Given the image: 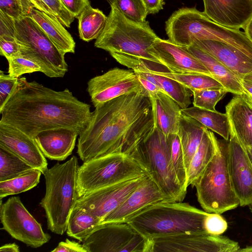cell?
<instances>
[{
	"label": "cell",
	"mask_w": 252,
	"mask_h": 252,
	"mask_svg": "<svg viewBox=\"0 0 252 252\" xmlns=\"http://www.w3.org/2000/svg\"><path fill=\"white\" fill-rule=\"evenodd\" d=\"M34 8L56 18L64 27L69 28L74 17L61 0H29Z\"/></svg>",
	"instance_id": "e575fe53"
},
{
	"label": "cell",
	"mask_w": 252,
	"mask_h": 252,
	"mask_svg": "<svg viewBox=\"0 0 252 252\" xmlns=\"http://www.w3.org/2000/svg\"><path fill=\"white\" fill-rule=\"evenodd\" d=\"M0 35L13 36L21 46V56L41 68L50 78H62L68 65L62 53L29 16L14 19L0 11Z\"/></svg>",
	"instance_id": "277c9868"
},
{
	"label": "cell",
	"mask_w": 252,
	"mask_h": 252,
	"mask_svg": "<svg viewBox=\"0 0 252 252\" xmlns=\"http://www.w3.org/2000/svg\"><path fill=\"white\" fill-rule=\"evenodd\" d=\"M149 52L171 73L203 74L212 76L204 64L186 47L175 44L169 39L158 38Z\"/></svg>",
	"instance_id": "e0dca14e"
},
{
	"label": "cell",
	"mask_w": 252,
	"mask_h": 252,
	"mask_svg": "<svg viewBox=\"0 0 252 252\" xmlns=\"http://www.w3.org/2000/svg\"><path fill=\"white\" fill-rule=\"evenodd\" d=\"M161 2L163 3L164 0H161Z\"/></svg>",
	"instance_id": "9f6ffc18"
},
{
	"label": "cell",
	"mask_w": 252,
	"mask_h": 252,
	"mask_svg": "<svg viewBox=\"0 0 252 252\" xmlns=\"http://www.w3.org/2000/svg\"><path fill=\"white\" fill-rule=\"evenodd\" d=\"M155 127L146 89L122 95L95 107L79 134L77 153L83 162L114 153L128 155Z\"/></svg>",
	"instance_id": "6da1fadb"
},
{
	"label": "cell",
	"mask_w": 252,
	"mask_h": 252,
	"mask_svg": "<svg viewBox=\"0 0 252 252\" xmlns=\"http://www.w3.org/2000/svg\"><path fill=\"white\" fill-rule=\"evenodd\" d=\"M79 167L77 158L73 156L63 163H56L43 174L46 191L39 204L45 212L48 229L54 233L66 232L69 215L79 198Z\"/></svg>",
	"instance_id": "5b68a950"
},
{
	"label": "cell",
	"mask_w": 252,
	"mask_h": 252,
	"mask_svg": "<svg viewBox=\"0 0 252 252\" xmlns=\"http://www.w3.org/2000/svg\"><path fill=\"white\" fill-rule=\"evenodd\" d=\"M0 145L7 148L44 174L48 163L35 140L9 125L0 123Z\"/></svg>",
	"instance_id": "ac0fdd59"
},
{
	"label": "cell",
	"mask_w": 252,
	"mask_h": 252,
	"mask_svg": "<svg viewBox=\"0 0 252 252\" xmlns=\"http://www.w3.org/2000/svg\"><path fill=\"white\" fill-rule=\"evenodd\" d=\"M1 228L13 238L32 248L47 243L51 236L42 229L40 223L24 206L18 196L9 197L4 203L0 199Z\"/></svg>",
	"instance_id": "8fae6325"
},
{
	"label": "cell",
	"mask_w": 252,
	"mask_h": 252,
	"mask_svg": "<svg viewBox=\"0 0 252 252\" xmlns=\"http://www.w3.org/2000/svg\"><path fill=\"white\" fill-rule=\"evenodd\" d=\"M52 252H87L83 245L75 241L66 239L65 241L60 242Z\"/></svg>",
	"instance_id": "f6af8a7d"
},
{
	"label": "cell",
	"mask_w": 252,
	"mask_h": 252,
	"mask_svg": "<svg viewBox=\"0 0 252 252\" xmlns=\"http://www.w3.org/2000/svg\"><path fill=\"white\" fill-rule=\"evenodd\" d=\"M110 6L117 8L128 19L136 22L146 21L148 15L142 0H107Z\"/></svg>",
	"instance_id": "8d00e7d4"
},
{
	"label": "cell",
	"mask_w": 252,
	"mask_h": 252,
	"mask_svg": "<svg viewBox=\"0 0 252 252\" xmlns=\"http://www.w3.org/2000/svg\"><path fill=\"white\" fill-rule=\"evenodd\" d=\"M90 105L68 89L57 91L35 81L19 77L11 95L0 110V123L9 125L34 138L40 132L68 128L79 134L92 116Z\"/></svg>",
	"instance_id": "7a4b0ae2"
},
{
	"label": "cell",
	"mask_w": 252,
	"mask_h": 252,
	"mask_svg": "<svg viewBox=\"0 0 252 252\" xmlns=\"http://www.w3.org/2000/svg\"><path fill=\"white\" fill-rule=\"evenodd\" d=\"M149 95L152 104L156 127L166 137L177 134L181 113L180 106L162 91L150 93Z\"/></svg>",
	"instance_id": "603a6c76"
},
{
	"label": "cell",
	"mask_w": 252,
	"mask_h": 252,
	"mask_svg": "<svg viewBox=\"0 0 252 252\" xmlns=\"http://www.w3.org/2000/svg\"><path fill=\"white\" fill-rule=\"evenodd\" d=\"M181 112L194 119L207 128L220 135L224 139L229 140L230 135L229 122L225 113L200 108L195 106L181 109Z\"/></svg>",
	"instance_id": "83f0119b"
},
{
	"label": "cell",
	"mask_w": 252,
	"mask_h": 252,
	"mask_svg": "<svg viewBox=\"0 0 252 252\" xmlns=\"http://www.w3.org/2000/svg\"><path fill=\"white\" fill-rule=\"evenodd\" d=\"M61 1L71 15L76 18L85 7L90 4L89 0H61Z\"/></svg>",
	"instance_id": "ee69618b"
},
{
	"label": "cell",
	"mask_w": 252,
	"mask_h": 252,
	"mask_svg": "<svg viewBox=\"0 0 252 252\" xmlns=\"http://www.w3.org/2000/svg\"><path fill=\"white\" fill-rule=\"evenodd\" d=\"M251 212L252 213V205L249 207Z\"/></svg>",
	"instance_id": "11a10c76"
},
{
	"label": "cell",
	"mask_w": 252,
	"mask_h": 252,
	"mask_svg": "<svg viewBox=\"0 0 252 252\" xmlns=\"http://www.w3.org/2000/svg\"><path fill=\"white\" fill-rule=\"evenodd\" d=\"M138 78L143 87L147 91L149 94L156 93L161 91L162 92L161 89L158 86L152 82L141 77H138Z\"/></svg>",
	"instance_id": "7dc6e473"
},
{
	"label": "cell",
	"mask_w": 252,
	"mask_h": 252,
	"mask_svg": "<svg viewBox=\"0 0 252 252\" xmlns=\"http://www.w3.org/2000/svg\"><path fill=\"white\" fill-rule=\"evenodd\" d=\"M32 8L29 0H0V11L14 19L28 16Z\"/></svg>",
	"instance_id": "ab89813d"
},
{
	"label": "cell",
	"mask_w": 252,
	"mask_h": 252,
	"mask_svg": "<svg viewBox=\"0 0 252 252\" xmlns=\"http://www.w3.org/2000/svg\"><path fill=\"white\" fill-rule=\"evenodd\" d=\"M158 38L148 21H131L111 6L105 28L96 39L94 46L110 54L121 53L160 63L149 52Z\"/></svg>",
	"instance_id": "8992f818"
},
{
	"label": "cell",
	"mask_w": 252,
	"mask_h": 252,
	"mask_svg": "<svg viewBox=\"0 0 252 252\" xmlns=\"http://www.w3.org/2000/svg\"><path fill=\"white\" fill-rule=\"evenodd\" d=\"M241 82L245 93L252 98V84L243 79H241Z\"/></svg>",
	"instance_id": "681fc988"
},
{
	"label": "cell",
	"mask_w": 252,
	"mask_h": 252,
	"mask_svg": "<svg viewBox=\"0 0 252 252\" xmlns=\"http://www.w3.org/2000/svg\"><path fill=\"white\" fill-rule=\"evenodd\" d=\"M229 122L228 162L231 183L240 206L249 207L252 205V163L245 147Z\"/></svg>",
	"instance_id": "5bb4252c"
},
{
	"label": "cell",
	"mask_w": 252,
	"mask_h": 252,
	"mask_svg": "<svg viewBox=\"0 0 252 252\" xmlns=\"http://www.w3.org/2000/svg\"><path fill=\"white\" fill-rule=\"evenodd\" d=\"M87 252H148L150 241L127 222L101 223L83 242Z\"/></svg>",
	"instance_id": "30bf717a"
},
{
	"label": "cell",
	"mask_w": 252,
	"mask_h": 252,
	"mask_svg": "<svg viewBox=\"0 0 252 252\" xmlns=\"http://www.w3.org/2000/svg\"><path fill=\"white\" fill-rule=\"evenodd\" d=\"M8 63V74L19 78L21 75L34 72H41V67L33 61L23 56L6 59Z\"/></svg>",
	"instance_id": "f35d334b"
},
{
	"label": "cell",
	"mask_w": 252,
	"mask_h": 252,
	"mask_svg": "<svg viewBox=\"0 0 252 252\" xmlns=\"http://www.w3.org/2000/svg\"><path fill=\"white\" fill-rule=\"evenodd\" d=\"M204 227L207 233L218 235L226 231L227 223L220 214L209 213L204 220Z\"/></svg>",
	"instance_id": "60d3db41"
},
{
	"label": "cell",
	"mask_w": 252,
	"mask_h": 252,
	"mask_svg": "<svg viewBox=\"0 0 252 252\" xmlns=\"http://www.w3.org/2000/svg\"><path fill=\"white\" fill-rule=\"evenodd\" d=\"M187 48L190 53L204 64L211 76L220 83L228 93L235 94L245 93L241 79L230 69L201 49L193 45Z\"/></svg>",
	"instance_id": "d4e9b609"
},
{
	"label": "cell",
	"mask_w": 252,
	"mask_h": 252,
	"mask_svg": "<svg viewBox=\"0 0 252 252\" xmlns=\"http://www.w3.org/2000/svg\"><path fill=\"white\" fill-rule=\"evenodd\" d=\"M174 79L191 91L223 88L222 85L212 76L203 74H178L170 72L155 73Z\"/></svg>",
	"instance_id": "836d02e7"
},
{
	"label": "cell",
	"mask_w": 252,
	"mask_h": 252,
	"mask_svg": "<svg viewBox=\"0 0 252 252\" xmlns=\"http://www.w3.org/2000/svg\"><path fill=\"white\" fill-rule=\"evenodd\" d=\"M151 252H236L238 242L207 233H186L151 238Z\"/></svg>",
	"instance_id": "7c38bea8"
},
{
	"label": "cell",
	"mask_w": 252,
	"mask_h": 252,
	"mask_svg": "<svg viewBox=\"0 0 252 252\" xmlns=\"http://www.w3.org/2000/svg\"><path fill=\"white\" fill-rule=\"evenodd\" d=\"M217 138L206 128L200 143L190 161L188 172V187L192 185L214 157Z\"/></svg>",
	"instance_id": "4316f807"
},
{
	"label": "cell",
	"mask_w": 252,
	"mask_h": 252,
	"mask_svg": "<svg viewBox=\"0 0 252 252\" xmlns=\"http://www.w3.org/2000/svg\"><path fill=\"white\" fill-rule=\"evenodd\" d=\"M243 79L252 84V72L245 76Z\"/></svg>",
	"instance_id": "f5cc1de1"
},
{
	"label": "cell",
	"mask_w": 252,
	"mask_h": 252,
	"mask_svg": "<svg viewBox=\"0 0 252 252\" xmlns=\"http://www.w3.org/2000/svg\"><path fill=\"white\" fill-rule=\"evenodd\" d=\"M32 169L17 155L0 145V181L13 178Z\"/></svg>",
	"instance_id": "d6a6232c"
},
{
	"label": "cell",
	"mask_w": 252,
	"mask_h": 252,
	"mask_svg": "<svg viewBox=\"0 0 252 252\" xmlns=\"http://www.w3.org/2000/svg\"><path fill=\"white\" fill-rule=\"evenodd\" d=\"M41 174L34 168L13 178L0 181V199L32 189L39 183Z\"/></svg>",
	"instance_id": "1f68e13d"
},
{
	"label": "cell",
	"mask_w": 252,
	"mask_h": 252,
	"mask_svg": "<svg viewBox=\"0 0 252 252\" xmlns=\"http://www.w3.org/2000/svg\"><path fill=\"white\" fill-rule=\"evenodd\" d=\"M148 14H156L163 9L161 0H142Z\"/></svg>",
	"instance_id": "bcb514c9"
},
{
	"label": "cell",
	"mask_w": 252,
	"mask_h": 252,
	"mask_svg": "<svg viewBox=\"0 0 252 252\" xmlns=\"http://www.w3.org/2000/svg\"><path fill=\"white\" fill-rule=\"evenodd\" d=\"M170 153L173 168L177 178L182 188L187 191L188 174L179 137L177 134L169 135Z\"/></svg>",
	"instance_id": "d590c367"
},
{
	"label": "cell",
	"mask_w": 252,
	"mask_h": 252,
	"mask_svg": "<svg viewBox=\"0 0 252 252\" xmlns=\"http://www.w3.org/2000/svg\"><path fill=\"white\" fill-rule=\"evenodd\" d=\"M0 252H19V247L15 243L6 244L0 248Z\"/></svg>",
	"instance_id": "c3c4849f"
},
{
	"label": "cell",
	"mask_w": 252,
	"mask_h": 252,
	"mask_svg": "<svg viewBox=\"0 0 252 252\" xmlns=\"http://www.w3.org/2000/svg\"><path fill=\"white\" fill-rule=\"evenodd\" d=\"M191 45L211 55L241 79L252 72V59L229 44L213 40H196Z\"/></svg>",
	"instance_id": "ffe728a7"
},
{
	"label": "cell",
	"mask_w": 252,
	"mask_h": 252,
	"mask_svg": "<svg viewBox=\"0 0 252 252\" xmlns=\"http://www.w3.org/2000/svg\"><path fill=\"white\" fill-rule=\"evenodd\" d=\"M101 220L98 217L75 206L68 219L66 234L83 242L100 224Z\"/></svg>",
	"instance_id": "f546056e"
},
{
	"label": "cell",
	"mask_w": 252,
	"mask_h": 252,
	"mask_svg": "<svg viewBox=\"0 0 252 252\" xmlns=\"http://www.w3.org/2000/svg\"><path fill=\"white\" fill-rule=\"evenodd\" d=\"M206 128L197 120L181 112L177 134L181 142L187 174Z\"/></svg>",
	"instance_id": "484cf974"
},
{
	"label": "cell",
	"mask_w": 252,
	"mask_h": 252,
	"mask_svg": "<svg viewBox=\"0 0 252 252\" xmlns=\"http://www.w3.org/2000/svg\"></svg>",
	"instance_id": "6f0895ef"
},
{
	"label": "cell",
	"mask_w": 252,
	"mask_h": 252,
	"mask_svg": "<svg viewBox=\"0 0 252 252\" xmlns=\"http://www.w3.org/2000/svg\"><path fill=\"white\" fill-rule=\"evenodd\" d=\"M238 252H252V246H248L243 249H240Z\"/></svg>",
	"instance_id": "816d5d0a"
},
{
	"label": "cell",
	"mask_w": 252,
	"mask_h": 252,
	"mask_svg": "<svg viewBox=\"0 0 252 252\" xmlns=\"http://www.w3.org/2000/svg\"><path fill=\"white\" fill-rule=\"evenodd\" d=\"M21 46L12 36L0 35V54L7 59L21 56Z\"/></svg>",
	"instance_id": "7bdbcfd3"
},
{
	"label": "cell",
	"mask_w": 252,
	"mask_h": 252,
	"mask_svg": "<svg viewBox=\"0 0 252 252\" xmlns=\"http://www.w3.org/2000/svg\"><path fill=\"white\" fill-rule=\"evenodd\" d=\"M87 85L94 107L122 95L145 89L132 69L118 67L91 78Z\"/></svg>",
	"instance_id": "4fadbf2b"
},
{
	"label": "cell",
	"mask_w": 252,
	"mask_h": 252,
	"mask_svg": "<svg viewBox=\"0 0 252 252\" xmlns=\"http://www.w3.org/2000/svg\"><path fill=\"white\" fill-rule=\"evenodd\" d=\"M170 201L157 184L146 175L139 185L118 207L107 215L101 223L126 222L132 217L153 204Z\"/></svg>",
	"instance_id": "2e32d148"
},
{
	"label": "cell",
	"mask_w": 252,
	"mask_h": 252,
	"mask_svg": "<svg viewBox=\"0 0 252 252\" xmlns=\"http://www.w3.org/2000/svg\"><path fill=\"white\" fill-rule=\"evenodd\" d=\"M244 30L245 33L252 42V17L246 25Z\"/></svg>",
	"instance_id": "f907efd6"
},
{
	"label": "cell",
	"mask_w": 252,
	"mask_h": 252,
	"mask_svg": "<svg viewBox=\"0 0 252 252\" xmlns=\"http://www.w3.org/2000/svg\"><path fill=\"white\" fill-rule=\"evenodd\" d=\"M191 91L194 106L212 111L216 110V104L228 93L224 88L194 90Z\"/></svg>",
	"instance_id": "74e56055"
},
{
	"label": "cell",
	"mask_w": 252,
	"mask_h": 252,
	"mask_svg": "<svg viewBox=\"0 0 252 252\" xmlns=\"http://www.w3.org/2000/svg\"><path fill=\"white\" fill-rule=\"evenodd\" d=\"M228 140L217 139L216 153L192 186L204 211L221 214L240 205L228 167Z\"/></svg>",
	"instance_id": "52a82bcc"
},
{
	"label": "cell",
	"mask_w": 252,
	"mask_h": 252,
	"mask_svg": "<svg viewBox=\"0 0 252 252\" xmlns=\"http://www.w3.org/2000/svg\"><path fill=\"white\" fill-rule=\"evenodd\" d=\"M208 214L187 203L163 202L150 206L126 222L149 239L186 233H207L204 221Z\"/></svg>",
	"instance_id": "3957f363"
},
{
	"label": "cell",
	"mask_w": 252,
	"mask_h": 252,
	"mask_svg": "<svg viewBox=\"0 0 252 252\" xmlns=\"http://www.w3.org/2000/svg\"><path fill=\"white\" fill-rule=\"evenodd\" d=\"M146 175L97 189L79 197L75 206L83 208L102 220L125 201Z\"/></svg>",
	"instance_id": "9a60e30c"
},
{
	"label": "cell",
	"mask_w": 252,
	"mask_h": 252,
	"mask_svg": "<svg viewBox=\"0 0 252 252\" xmlns=\"http://www.w3.org/2000/svg\"><path fill=\"white\" fill-rule=\"evenodd\" d=\"M157 184L170 201L181 202L187 191L179 183L171 157L169 136L158 128L138 144L128 154Z\"/></svg>",
	"instance_id": "ba28073f"
},
{
	"label": "cell",
	"mask_w": 252,
	"mask_h": 252,
	"mask_svg": "<svg viewBox=\"0 0 252 252\" xmlns=\"http://www.w3.org/2000/svg\"><path fill=\"white\" fill-rule=\"evenodd\" d=\"M204 12L222 26L244 29L252 17L251 0H203Z\"/></svg>",
	"instance_id": "d6986e66"
},
{
	"label": "cell",
	"mask_w": 252,
	"mask_h": 252,
	"mask_svg": "<svg viewBox=\"0 0 252 252\" xmlns=\"http://www.w3.org/2000/svg\"><path fill=\"white\" fill-rule=\"evenodd\" d=\"M147 175L130 156L114 153L84 162L78 171L79 198L97 189Z\"/></svg>",
	"instance_id": "9c48e42d"
},
{
	"label": "cell",
	"mask_w": 252,
	"mask_h": 252,
	"mask_svg": "<svg viewBox=\"0 0 252 252\" xmlns=\"http://www.w3.org/2000/svg\"><path fill=\"white\" fill-rule=\"evenodd\" d=\"M77 19L79 37L83 41L89 42L97 39L100 35L106 25L107 16L102 11L90 4Z\"/></svg>",
	"instance_id": "4dcf8cb0"
},
{
	"label": "cell",
	"mask_w": 252,
	"mask_h": 252,
	"mask_svg": "<svg viewBox=\"0 0 252 252\" xmlns=\"http://www.w3.org/2000/svg\"><path fill=\"white\" fill-rule=\"evenodd\" d=\"M28 16L33 19L62 53L75 52L73 37L56 18L35 8H32Z\"/></svg>",
	"instance_id": "cb8c5ba5"
},
{
	"label": "cell",
	"mask_w": 252,
	"mask_h": 252,
	"mask_svg": "<svg viewBox=\"0 0 252 252\" xmlns=\"http://www.w3.org/2000/svg\"><path fill=\"white\" fill-rule=\"evenodd\" d=\"M226 114L246 148L252 147V98L235 94L225 106Z\"/></svg>",
	"instance_id": "7402d4cb"
},
{
	"label": "cell",
	"mask_w": 252,
	"mask_h": 252,
	"mask_svg": "<svg viewBox=\"0 0 252 252\" xmlns=\"http://www.w3.org/2000/svg\"><path fill=\"white\" fill-rule=\"evenodd\" d=\"M248 156L252 163V147L249 148H246Z\"/></svg>",
	"instance_id": "db71d44e"
},
{
	"label": "cell",
	"mask_w": 252,
	"mask_h": 252,
	"mask_svg": "<svg viewBox=\"0 0 252 252\" xmlns=\"http://www.w3.org/2000/svg\"><path fill=\"white\" fill-rule=\"evenodd\" d=\"M134 72L138 77L145 78L158 86L163 92L175 101L181 109L188 108L191 104L192 91L179 82L155 73Z\"/></svg>",
	"instance_id": "f1b7e54d"
},
{
	"label": "cell",
	"mask_w": 252,
	"mask_h": 252,
	"mask_svg": "<svg viewBox=\"0 0 252 252\" xmlns=\"http://www.w3.org/2000/svg\"><path fill=\"white\" fill-rule=\"evenodd\" d=\"M19 78H15L9 74H6L0 71V110L15 89Z\"/></svg>",
	"instance_id": "b9f144b4"
},
{
	"label": "cell",
	"mask_w": 252,
	"mask_h": 252,
	"mask_svg": "<svg viewBox=\"0 0 252 252\" xmlns=\"http://www.w3.org/2000/svg\"><path fill=\"white\" fill-rule=\"evenodd\" d=\"M78 135L75 130L62 127L42 131L34 139L46 158L63 161L72 154Z\"/></svg>",
	"instance_id": "44dd1931"
}]
</instances>
